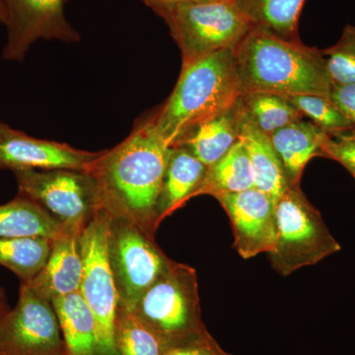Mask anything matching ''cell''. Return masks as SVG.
I'll return each mask as SVG.
<instances>
[{
	"instance_id": "3",
	"label": "cell",
	"mask_w": 355,
	"mask_h": 355,
	"mask_svg": "<svg viewBox=\"0 0 355 355\" xmlns=\"http://www.w3.org/2000/svg\"><path fill=\"white\" fill-rule=\"evenodd\" d=\"M239 96L232 50L218 51L182 67L172 94L151 118L167 146H178Z\"/></svg>"
},
{
	"instance_id": "27",
	"label": "cell",
	"mask_w": 355,
	"mask_h": 355,
	"mask_svg": "<svg viewBox=\"0 0 355 355\" xmlns=\"http://www.w3.org/2000/svg\"><path fill=\"white\" fill-rule=\"evenodd\" d=\"M322 53L333 85L355 83V26H345L338 41Z\"/></svg>"
},
{
	"instance_id": "18",
	"label": "cell",
	"mask_w": 355,
	"mask_h": 355,
	"mask_svg": "<svg viewBox=\"0 0 355 355\" xmlns=\"http://www.w3.org/2000/svg\"><path fill=\"white\" fill-rule=\"evenodd\" d=\"M240 116L237 100L231 108L198 125L178 146L186 147L203 164L210 167L239 140Z\"/></svg>"
},
{
	"instance_id": "11",
	"label": "cell",
	"mask_w": 355,
	"mask_h": 355,
	"mask_svg": "<svg viewBox=\"0 0 355 355\" xmlns=\"http://www.w3.org/2000/svg\"><path fill=\"white\" fill-rule=\"evenodd\" d=\"M6 7L7 42L3 58L21 62L38 40L80 41V34L65 17L64 0H2Z\"/></svg>"
},
{
	"instance_id": "15",
	"label": "cell",
	"mask_w": 355,
	"mask_h": 355,
	"mask_svg": "<svg viewBox=\"0 0 355 355\" xmlns=\"http://www.w3.org/2000/svg\"><path fill=\"white\" fill-rule=\"evenodd\" d=\"M326 132L312 121L302 120L280 128L270 135L289 187L300 186L301 178L311 159L320 157Z\"/></svg>"
},
{
	"instance_id": "29",
	"label": "cell",
	"mask_w": 355,
	"mask_h": 355,
	"mask_svg": "<svg viewBox=\"0 0 355 355\" xmlns=\"http://www.w3.org/2000/svg\"><path fill=\"white\" fill-rule=\"evenodd\" d=\"M164 355H231L222 349L210 334L184 343L183 345L170 347Z\"/></svg>"
},
{
	"instance_id": "9",
	"label": "cell",
	"mask_w": 355,
	"mask_h": 355,
	"mask_svg": "<svg viewBox=\"0 0 355 355\" xmlns=\"http://www.w3.org/2000/svg\"><path fill=\"white\" fill-rule=\"evenodd\" d=\"M109 214L99 209L79 236L83 261L80 292L97 323L100 355L116 354L114 321L119 296L107 252Z\"/></svg>"
},
{
	"instance_id": "5",
	"label": "cell",
	"mask_w": 355,
	"mask_h": 355,
	"mask_svg": "<svg viewBox=\"0 0 355 355\" xmlns=\"http://www.w3.org/2000/svg\"><path fill=\"white\" fill-rule=\"evenodd\" d=\"M275 216L277 239L268 256L272 268L282 277L317 265L342 250L300 186L288 187L275 200Z\"/></svg>"
},
{
	"instance_id": "19",
	"label": "cell",
	"mask_w": 355,
	"mask_h": 355,
	"mask_svg": "<svg viewBox=\"0 0 355 355\" xmlns=\"http://www.w3.org/2000/svg\"><path fill=\"white\" fill-rule=\"evenodd\" d=\"M67 355H100L97 323L80 292L53 301Z\"/></svg>"
},
{
	"instance_id": "33",
	"label": "cell",
	"mask_w": 355,
	"mask_h": 355,
	"mask_svg": "<svg viewBox=\"0 0 355 355\" xmlns=\"http://www.w3.org/2000/svg\"><path fill=\"white\" fill-rule=\"evenodd\" d=\"M6 7H4V4L3 2H2V0H0V22H1L2 24H4V23H6Z\"/></svg>"
},
{
	"instance_id": "24",
	"label": "cell",
	"mask_w": 355,
	"mask_h": 355,
	"mask_svg": "<svg viewBox=\"0 0 355 355\" xmlns=\"http://www.w3.org/2000/svg\"><path fill=\"white\" fill-rule=\"evenodd\" d=\"M240 108L256 127L270 137L273 132L302 120V114L282 95L251 92L238 98Z\"/></svg>"
},
{
	"instance_id": "26",
	"label": "cell",
	"mask_w": 355,
	"mask_h": 355,
	"mask_svg": "<svg viewBox=\"0 0 355 355\" xmlns=\"http://www.w3.org/2000/svg\"><path fill=\"white\" fill-rule=\"evenodd\" d=\"M286 98L302 114L303 118H308V121H312L328 135L354 128L352 121L329 97L319 95H294L286 96Z\"/></svg>"
},
{
	"instance_id": "32",
	"label": "cell",
	"mask_w": 355,
	"mask_h": 355,
	"mask_svg": "<svg viewBox=\"0 0 355 355\" xmlns=\"http://www.w3.org/2000/svg\"><path fill=\"white\" fill-rule=\"evenodd\" d=\"M9 309L10 308H9L8 302H7L6 291L0 288V320L8 312Z\"/></svg>"
},
{
	"instance_id": "35",
	"label": "cell",
	"mask_w": 355,
	"mask_h": 355,
	"mask_svg": "<svg viewBox=\"0 0 355 355\" xmlns=\"http://www.w3.org/2000/svg\"><path fill=\"white\" fill-rule=\"evenodd\" d=\"M354 179H355V176H354Z\"/></svg>"
},
{
	"instance_id": "34",
	"label": "cell",
	"mask_w": 355,
	"mask_h": 355,
	"mask_svg": "<svg viewBox=\"0 0 355 355\" xmlns=\"http://www.w3.org/2000/svg\"><path fill=\"white\" fill-rule=\"evenodd\" d=\"M9 125H6V123H0V139L3 137L4 133L6 132V130H8Z\"/></svg>"
},
{
	"instance_id": "8",
	"label": "cell",
	"mask_w": 355,
	"mask_h": 355,
	"mask_svg": "<svg viewBox=\"0 0 355 355\" xmlns=\"http://www.w3.org/2000/svg\"><path fill=\"white\" fill-rule=\"evenodd\" d=\"M20 195L38 203L65 230L80 233L100 209L97 188L87 172L14 171Z\"/></svg>"
},
{
	"instance_id": "28",
	"label": "cell",
	"mask_w": 355,
	"mask_h": 355,
	"mask_svg": "<svg viewBox=\"0 0 355 355\" xmlns=\"http://www.w3.org/2000/svg\"><path fill=\"white\" fill-rule=\"evenodd\" d=\"M320 157L336 161L354 177L355 128L333 135L326 133L320 148Z\"/></svg>"
},
{
	"instance_id": "23",
	"label": "cell",
	"mask_w": 355,
	"mask_h": 355,
	"mask_svg": "<svg viewBox=\"0 0 355 355\" xmlns=\"http://www.w3.org/2000/svg\"><path fill=\"white\" fill-rule=\"evenodd\" d=\"M53 242L44 237L0 238V266L17 275L21 284L31 282L46 265Z\"/></svg>"
},
{
	"instance_id": "7",
	"label": "cell",
	"mask_w": 355,
	"mask_h": 355,
	"mask_svg": "<svg viewBox=\"0 0 355 355\" xmlns=\"http://www.w3.org/2000/svg\"><path fill=\"white\" fill-rule=\"evenodd\" d=\"M109 216L107 252L119 305L132 311L172 260L156 244L153 236L137 224L123 217Z\"/></svg>"
},
{
	"instance_id": "12",
	"label": "cell",
	"mask_w": 355,
	"mask_h": 355,
	"mask_svg": "<svg viewBox=\"0 0 355 355\" xmlns=\"http://www.w3.org/2000/svg\"><path fill=\"white\" fill-rule=\"evenodd\" d=\"M230 219L234 248L243 259L270 253L277 239L275 200L257 188L216 198Z\"/></svg>"
},
{
	"instance_id": "25",
	"label": "cell",
	"mask_w": 355,
	"mask_h": 355,
	"mask_svg": "<svg viewBox=\"0 0 355 355\" xmlns=\"http://www.w3.org/2000/svg\"><path fill=\"white\" fill-rule=\"evenodd\" d=\"M114 345L118 355H164L169 349L157 334L121 305L114 321Z\"/></svg>"
},
{
	"instance_id": "17",
	"label": "cell",
	"mask_w": 355,
	"mask_h": 355,
	"mask_svg": "<svg viewBox=\"0 0 355 355\" xmlns=\"http://www.w3.org/2000/svg\"><path fill=\"white\" fill-rule=\"evenodd\" d=\"M240 113L239 139L244 144L251 162L254 188L265 191L277 200L289 187L279 156L270 137L257 128L241 108Z\"/></svg>"
},
{
	"instance_id": "10",
	"label": "cell",
	"mask_w": 355,
	"mask_h": 355,
	"mask_svg": "<svg viewBox=\"0 0 355 355\" xmlns=\"http://www.w3.org/2000/svg\"><path fill=\"white\" fill-rule=\"evenodd\" d=\"M0 355H67L53 302L21 284L17 304L0 320Z\"/></svg>"
},
{
	"instance_id": "1",
	"label": "cell",
	"mask_w": 355,
	"mask_h": 355,
	"mask_svg": "<svg viewBox=\"0 0 355 355\" xmlns=\"http://www.w3.org/2000/svg\"><path fill=\"white\" fill-rule=\"evenodd\" d=\"M170 149L149 114L120 144L103 150L87 171L95 182L100 209L154 237L160 225L158 202Z\"/></svg>"
},
{
	"instance_id": "2",
	"label": "cell",
	"mask_w": 355,
	"mask_h": 355,
	"mask_svg": "<svg viewBox=\"0 0 355 355\" xmlns=\"http://www.w3.org/2000/svg\"><path fill=\"white\" fill-rule=\"evenodd\" d=\"M240 95L266 92L330 98L331 84L322 50L252 25L232 49Z\"/></svg>"
},
{
	"instance_id": "22",
	"label": "cell",
	"mask_w": 355,
	"mask_h": 355,
	"mask_svg": "<svg viewBox=\"0 0 355 355\" xmlns=\"http://www.w3.org/2000/svg\"><path fill=\"white\" fill-rule=\"evenodd\" d=\"M252 25L277 36L300 40L299 17L305 0H234Z\"/></svg>"
},
{
	"instance_id": "16",
	"label": "cell",
	"mask_w": 355,
	"mask_h": 355,
	"mask_svg": "<svg viewBox=\"0 0 355 355\" xmlns=\"http://www.w3.org/2000/svg\"><path fill=\"white\" fill-rule=\"evenodd\" d=\"M207 168L186 147H171L159 198V224L191 200Z\"/></svg>"
},
{
	"instance_id": "4",
	"label": "cell",
	"mask_w": 355,
	"mask_h": 355,
	"mask_svg": "<svg viewBox=\"0 0 355 355\" xmlns=\"http://www.w3.org/2000/svg\"><path fill=\"white\" fill-rule=\"evenodd\" d=\"M132 312L169 349L209 334L200 311L197 272L177 261H170Z\"/></svg>"
},
{
	"instance_id": "14",
	"label": "cell",
	"mask_w": 355,
	"mask_h": 355,
	"mask_svg": "<svg viewBox=\"0 0 355 355\" xmlns=\"http://www.w3.org/2000/svg\"><path fill=\"white\" fill-rule=\"evenodd\" d=\"M80 233L67 231L53 240L50 256L43 270L31 282H26L51 302L80 289L83 275V254L79 243Z\"/></svg>"
},
{
	"instance_id": "20",
	"label": "cell",
	"mask_w": 355,
	"mask_h": 355,
	"mask_svg": "<svg viewBox=\"0 0 355 355\" xmlns=\"http://www.w3.org/2000/svg\"><path fill=\"white\" fill-rule=\"evenodd\" d=\"M67 231L38 203L20 193L11 202L0 205V238L55 240Z\"/></svg>"
},
{
	"instance_id": "21",
	"label": "cell",
	"mask_w": 355,
	"mask_h": 355,
	"mask_svg": "<svg viewBox=\"0 0 355 355\" xmlns=\"http://www.w3.org/2000/svg\"><path fill=\"white\" fill-rule=\"evenodd\" d=\"M254 178L244 144L239 139L223 157L207 168L202 183L191 196L209 195L214 198L254 188Z\"/></svg>"
},
{
	"instance_id": "6",
	"label": "cell",
	"mask_w": 355,
	"mask_h": 355,
	"mask_svg": "<svg viewBox=\"0 0 355 355\" xmlns=\"http://www.w3.org/2000/svg\"><path fill=\"white\" fill-rule=\"evenodd\" d=\"M182 53V67L232 50L252 27L234 0L183 4L158 14Z\"/></svg>"
},
{
	"instance_id": "31",
	"label": "cell",
	"mask_w": 355,
	"mask_h": 355,
	"mask_svg": "<svg viewBox=\"0 0 355 355\" xmlns=\"http://www.w3.org/2000/svg\"><path fill=\"white\" fill-rule=\"evenodd\" d=\"M149 8L153 9L156 14L162 12L166 9L172 8L183 4L198 3V2L210 1V0H141Z\"/></svg>"
},
{
	"instance_id": "13",
	"label": "cell",
	"mask_w": 355,
	"mask_h": 355,
	"mask_svg": "<svg viewBox=\"0 0 355 355\" xmlns=\"http://www.w3.org/2000/svg\"><path fill=\"white\" fill-rule=\"evenodd\" d=\"M103 151L90 153L51 140L35 139L10 127L0 139V169L87 172Z\"/></svg>"
},
{
	"instance_id": "30",
	"label": "cell",
	"mask_w": 355,
	"mask_h": 355,
	"mask_svg": "<svg viewBox=\"0 0 355 355\" xmlns=\"http://www.w3.org/2000/svg\"><path fill=\"white\" fill-rule=\"evenodd\" d=\"M330 99L355 128V83L333 85Z\"/></svg>"
}]
</instances>
